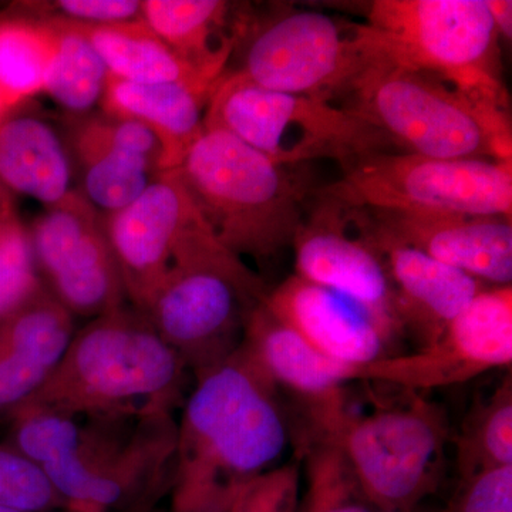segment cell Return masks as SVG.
Listing matches in <instances>:
<instances>
[{
  "instance_id": "1",
  "label": "cell",
  "mask_w": 512,
  "mask_h": 512,
  "mask_svg": "<svg viewBox=\"0 0 512 512\" xmlns=\"http://www.w3.org/2000/svg\"><path fill=\"white\" fill-rule=\"evenodd\" d=\"M6 420L8 443L42 468L67 507L148 512L173 490V413L82 417L22 407Z\"/></svg>"
},
{
  "instance_id": "2",
  "label": "cell",
  "mask_w": 512,
  "mask_h": 512,
  "mask_svg": "<svg viewBox=\"0 0 512 512\" xmlns=\"http://www.w3.org/2000/svg\"><path fill=\"white\" fill-rule=\"evenodd\" d=\"M177 421L173 512H227L286 446L278 390L241 348L198 377Z\"/></svg>"
},
{
  "instance_id": "3",
  "label": "cell",
  "mask_w": 512,
  "mask_h": 512,
  "mask_svg": "<svg viewBox=\"0 0 512 512\" xmlns=\"http://www.w3.org/2000/svg\"><path fill=\"white\" fill-rule=\"evenodd\" d=\"M187 376L147 316L124 305L74 332L59 365L22 407L82 417L173 413L185 402Z\"/></svg>"
},
{
  "instance_id": "4",
  "label": "cell",
  "mask_w": 512,
  "mask_h": 512,
  "mask_svg": "<svg viewBox=\"0 0 512 512\" xmlns=\"http://www.w3.org/2000/svg\"><path fill=\"white\" fill-rule=\"evenodd\" d=\"M268 291L242 258L197 218L178 239L144 315L195 379L241 346L249 316Z\"/></svg>"
},
{
  "instance_id": "5",
  "label": "cell",
  "mask_w": 512,
  "mask_h": 512,
  "mask_svg": "<svg viewBox=\"0 0 512 512\" xmlns=\"http://www.w3.org/2000/svg\"><path fill=\"white\" fill-rule=\"evenodd\" d=\"M348 99L345 109L407 153L444 160H512L508 107L440 77L380 62Z\"/></svg>"
},
{
  "instance_id": "6",
  "label": "cell",
  "mask_w": 512,
  "mask_h": 512,
  "mask_svg": "<svg viewBox=\"0 0 512 512\" xmlns=\"http://www.w3.org/2000/svg\"><path fill=\"white\" fill-rule=\"evenodd\" d=\"M214 237L242 258L293 244L302 200L286 167L220 130H205L175 168Z\"/></svg>"
},
{
  "instance_id": "7",
  "label": "cell",
  "mask_w": 512,
  "mask_h": 512,
  "mask_svg": "<svg viewBox=\"0 0 512 512\" xmlns=\"http://www.w3.org/2000/svg\"><path fill=\"white\" fill-rule=\"evenodd\" d=\"M204 126L224 131L284 167L332 158L348 168L392 146L352 110L315 97L262 89L235 72L222 74L215 86Z\"/></svg>"
},
{
  "instance_id": "8",
  "label": "cell",
  "mask_w": 512,
  "mask_h": 512,
  "mask_svg": "<svg viewBox=\"0 0 512 512\" xmlns=\"http://www.w3.org/2000/svg\"><path fill=\"white\" fill-rule=\"evenodd\" d=\"M312 439L342 450L377 512H413L439 487L448 421L439 404L414 397L363 417L345 407L313 423Z\"/></svg>"
},
{
  "instance_id": "9",
  "label": "cell",
  "mask_w": 512,
  "mask_h": 512,
  "mask_svg": "<svg viewBox=\"0 0 512 512\" xmlns=\"http://www.w3.org/2000/svg\"><path fill=\"white\" fill-rule=\"evenodd\" d=\"M367 26L384 62L508 107L501 39L485 0H376Z\"/></svg>"
},
{
  "instance_id": "10",
  "label": "cell",
  "mask_w": 512,
  "mask_h": 512,
  "mask_svg": "<svg viewBox=\"0 0 512 512\" xmlns=\"http://www.w3.org/2000/svg\"><path fill=\"white\" fill-rule=\"evenodd\" d=\"M320 197L356 210L404 214H512V160L377 153L346 168Z\"/></svg>"
},
{
  "instance_id": "11",
  "label": "cell",
  "mask_w": 512,
  "mask_h": 512,
  "mask_svg": "<svg viewBox=\"0 0 512 512\" xmlns=\"http://www.w3.org/2000/svg\"><path fill=\"white\" fill-rule=\"evenodd\" d=\"M384 62L367 23L313 10H286L252 29L235 73L272 90L329 101L349 97Z\"/></svg>"
},
{
  "instance_id": "12",
  "label": "cell",
  "mask_w": 512,
  "mask_h": 512,
  "mask_svg": "<svg viewBox=\"0 0 512 512\" xmlns=\"http://www.w3.org/2000/svg\"><path fill=\"white\" fill-rule=\"evenodd\" d=\"M292 247L295 276L355 303L394 342L403 335L392 281L366 211L320 197Z\"/></svg>"
},
{
  "instance_id": "13",
  "label": "cell",
  "mask_w": 512,
  "mask_h": 512,
  "mask_svg": "<svg viewBox=\"0 0 512 512\" xmlns=\"http://www.w3.org/2000/svg\"><path fill=\"white\" fill-rule=\"evenodd\" d=\"M30 239L46 288L73 316L94 319L126 305L103 217L82 192L73 190L47 207Z\"/></svg>"
},
{
  "instance_id": "14",
  "label": "cell",
  "mask_w": 512,
  "mask_h": 512,
  "mask_svg": "<svg viewBox=\"0 0 512 512\" xmlns=\"http://www.w3.org/2000/svg\"><path fill=\"white\" fill-rule=\"evenodd\" d=\"M511 365L512 286H485L429 348L352 367L349 380L430 390L467 383Z\"/></svg>"
},
{
  "instance_id": "15",
  "label": "cell",
  "mask_w": 512,
  "mask_h": 512,
  "mask_svg": "<svg viewBox=\"0 0 512 512\" xmlns=\"http://www.w3.org/2000/svg\"><path fill=\"white\" fill-rule=\"evenodd\" d=\"M200 218L177 171H165L123 210L103 218L127 301L144 312L171 264L178 239Z\"/></svg>"
},
{
  "instance_id": "16",
  "label": "cell",
  "mask_w": 512,
  "mask_h": 512,
  "mask_svg": "<svg viewBox=\"0 0 512 512\" xmlns=\"http://www.w3.org/2000/svg\"><path fill=\"white\" fill-rule=\"evenodd\" d=\"M366 212L387 237L473 276L481 284H512L511 217Z\"/></svg>"
},
{
  "instance_id": "17",
  "label": "cell",
  "mask_w": 512,
  "mask_h": 512,
  "mask_svg": "<svg viewBox=\"0 0 512 512\" xmlns=\"http://www.w3.org/2000/svg\"><path fill=\"white\" fill-rule=\"evenodd\" d=\"M265 306L323 356L352 367L393 355L394 340L369 313L298 276L268 292Z\"/></svg>"
},
{
  "instance_id": "18",
  "label": "cell",
  "mask_w": 512,
  "mask_h": 512,
  "mask_svg": "<svg viewBox=\"0 0 512 512\" xmlns=\"http://www.w3.org/2000/svg\"><path fill=\"white\" fill-rule=\"evenodd\" d=\"M367 218L392 281L403 335L410 333L420 349L429 348L487 285L394 241L376 227L369 214Z\"/></svg>"
},
{
  "instance_id": "19",
  "label": "cell",
  "mask_w": 512,
  "mask_h": 512,
  "mask_svg": "<svg viewBox=\"0 0 512 512\" xmlns=\"http://www.w3.org/2000/svg\"><path fill=\"white\" fill-rule=\"evenodd\" d=\"M242 352L276 390L298 394L311 406V414L345 404L343 384L350 382L352 366L342 365L318 350L276 318L265 303L249 316Z\"/></svg>"
},
{
  "instance_id": "20",
  "label": "cell",
  "mask_w": 512,
  "mask_h": 512,
  "mask_svg": "<svg viewBox=\"0 0 512 512\" xmlns=\"http://www.w3.org/2000/svg\"><path fill=\"white\" fill-rule=\"evenodd\" d=\"M73 153L82 178L80 192L103 218L136 201L160 175L133 146L121 120L109 114L79 124Z\"/></svg>"
},
{
  "instance_id": "21",
  "label": "cell",
  "mask_w": 512,
  "mask_h": 512,
  "mask_svg": "<svg viewBox=\"0 0 512 512\" xmlns=\"http://www.w3.org/2000/svg\"><path fill=\"white\" fill-rule=\"evenodd\" d=\"M214 89L180 83H133L109 74L100 103L104 114L136 120L157 137L165 173L180 167L204 134L205 110Z\"/></svg>"
},
{
  "instance_id": "22",
  "label": "cell",
  "mask_w": 512,
  "mask_h": 512,
  "mask_svg": "<svg viewBox=\"0 0 512 512\" xmlns=\"http://www.w3.org/2000/svg\"><path fill=\"white\" fill-rule=\"evenodd\" d=\"M72 183L66 147L46 121L12 116L0 121V184L46 207L63 200Z\"/></svg>"
},
{
  "instance_id": "23",
  "label": "cell",
  "mask_w": 512,
  "mask_h": 512,
  "mask_svg": "<svg viewBox=\"0 0 512 512\" xmlns=\"http://www.w3.org/2000/svg\"><path fill=\"white\" fill-rule=\"evenodd\" d=\"M229 10L221 0H146L143 22L194 69L220 80L238 39L227 33Z\"/></svg>"
},
{
  "instance_id": "24",
  "label": "cell",
  "mask_w": 512,
  "mask_h": 512,
  "mask_svg": "<svg viewBox=\"0 0 512 512\" xmlns=\"http://www.w3.org/2000/svg\"><path fill=\"white\" fill-rule=\"evenodd\" d=\"M66 25L93 46L109 74L117 79L144 84L180 83L204 89H214L220 82L185 62L144 22L114 26Z\"/></svg>"
},
{
  "instance_id": "25",
  "label": "cell",
  "mask_w": 512,
  "mask_h": 512,
  "mask_svg": "<svg viewBox=\"0 0 512 512\" xmlns=\"http://www.w3.org/2000/svg\"><path fill=\"white\" fill-rule=\"evenodd\" d=\"M55 33L33 19L0 22V93L10 109L45 89Z\"/></svg>"
},
{
  "instance_id": "26",
  "label": "cell",
  "mask_w": 512,
  "mask_h": 512,
  "mask_svg": "<svg viewBox=\"0 0 512 512\" xmlns=\"http://www.w3.org/2000/svg\"><path fill=\"white\" fill-rule=\"evenodd\" d=\"M55 33V55L47 72L45 89L72 113H86L103 99L109 70L79 32L62 22H43Z\"/></svg>"
},
{
  "instance_id": "27",
  "label": "cell",
  "mask_w": 512,
  "mask_h": 512,
  "mask_svg": "<svg viewBox=\"0 0 512 512\" xmlns=\"http://www.w3.org/2000/svg\"><path fill=\"white\" fill-rule=\"evenodd\" d=\"M460 477L512 466L511 372L490 399L467 417L456 440Z\"/></svg>"
},
{
  "instance_id": "28",
  "label": "cell",
  "mask_w": 512,
  "mask_h": 512,
  "mask_svg": "<svg viewBox=\"0 0 512 512\" xmlns=\"http://www.w3.org/2000/svg\"><path fill=\"white\" fill-rule=\"evenodd\" d=\"M305 451L308 487L298 512H377L336 444L312 439Z\"/></svg>"
},
{
  "instance_id": "29",
  "label": "cell",
  "mask_w": 512,
  "mask_h": 512,
  "mask_svg": "<svg viewBox=\"0 0 512 512\" xmlns=\"http://www.w3.org/2000/svg\"><path fill=\"white\" fill-rule=\"evenodd\" d=\"M30 232L18 221L0 222V319L43 288Z\"/></svg>"
},
{
  "instance_id": "30",
  "label": "cell",
  "mask_w": 512,
  "mask_h": 512,
  "mask_svg": "<svg viewBox=\"0 0 512 512\" xmlns=\"http://www.w3.org/2000/svg\"><path fill=\"white\" fill-rule=\"evenodd\" d=\"M0 505L25 512H63L67 508L42 468L8 441L0 443Z\"/></svg>"
},
{
  "instance_id": "31",
  "label": "cell",
  "mask_w": 512,
  "mask_h": 512,
  "mask_svg": "<svg viewBox=\"0 0 512 512\" xmlns=\"http://www.w3.org/2000/svg\"><path fill=\"white\" fill-rule=\"evenodd\" d=\"M37 22H63L77 26H114L143 22V2L137 0H60L26 3Z\"/></svg>"
},
{
  "instance_id": "32",
  "label": "cell",
  "mask_w": 512,
  "mask_h": 512,
  "mask_svg": "<svg viewBox=\"0 0 512 512\" xmlns=\"http://www.w3.org/2000/svg\"><path fill=\"white\" fill-rule=\"evenodd\" d=\"M301 468L298 461L285 464L239 488L227 512H298Z\"/></svg>"
},
{
  "instance_id": "33",
  "label": "cell",
  "mask_w": 512,
  "mask_h": 512,
  "mask_svg": "<svg viewBox=\"0 0 512 512\" xmlns=\"http://www.w3.org/2000/svg\"><path fill=\"white\" fill-rule=\"evenodd\" d=\"M53 370L29 350L0 342V417L6 420L28 403Z\"/></svg>"
},
{
  "instance_id": "34",
  "label": "cell",
  "mask_w": 512,
  "mask_h": 512,
  "mask_svg": "<svg viewBox=\"0 0 512 512\" xmlns=\"http://www.w3.org/2000/svg\"><path fill=\"white\" fill-rule=\"evenodd\" d=\"M441 512H512V466L461 478L456 493Z\"/></svg>"
},
{
  "instance_id": "35",
  "label": "cell",
  "mask_w": 512,
  "mask_h": 512,
  "mask_svg": "<svg viewBox=\"0 0 512 512\" xmlns=\"http://www.w3.org/2000/svg\"><path fill=\"white\" fill-rule=\"evenodd\" d=\"M488 12L493 19L500 39H512V2L511 0H485Z\"/></svg>"
},
{
  "instance_id": "36",
  "label": "cell",
  "mask_w": 512,
  "mask_h": 512,
  "mask_svg": "<svg viewBox=\"0 0 512 512\" xmlns=\"http://www.w3.org/2000/svg\"><path fill=\"white\" fill-rule=\"evenodd\" d=\"M15 218V204H13L12 192H9L0 184V222L15 220Z\"/></svg>"
},
{
  "instance_id": "37",
  "label": "cell",
  "mask_w": 512,
  "mask_h": 512,
  "mask_svg": "<svg viewBox=\"0 0 512 512\" xmlns=\"http://www.w3.org/2000/svg\"><path fill=\"white\" fill-rule=\"evenodd\" d=\"M10 110L12 109H10L9 104L6 103V100L3 99L2 93H0V121L5 119L6 114H8Z\"/></svg>"
},
{
  "instance_id": "38",
  "label": "cell",
  "mask_w": 512,
  "mask_h": 512,
  "mask_svg": "<svg viewBox=\"0 0 512 512\" xmlns=\"http://www.w3.org/2000/svg\"><path fill=\"white\" fill-rule=\"evenodd\" d=\"M63 512H90L86 510H80V508L67 507Z\"/></svg>"
},
{
  "instance_id": "39",
  "label": "cell",
  "mask_w": 512,
  "mask_h": 512,
  "mask_svg": "<svg viewBox=\"0 0 512 512\" xmlns=\"http://www.w3.org/2000/svg\"><path fill=\"white\" fill-rule=\"evenodd\" d=\"M0 512H25V511L13 510V508L2 507V505H0Z\"/></svg>"
},
{
  "instance_id": "40",
  "label": "cell",
  "mask_w": 512,
  "mask_h": 512,
  "mask_svg": "<svg viewBox=\"0 0 512 512\" xmlns=\"http://www.w3.org/2000/svg\"><path fill=\"white\" fill-rule=\"evenodd\" d=\"M393 512H396V511H393Z\"/></svg>"
}]
</instances>
